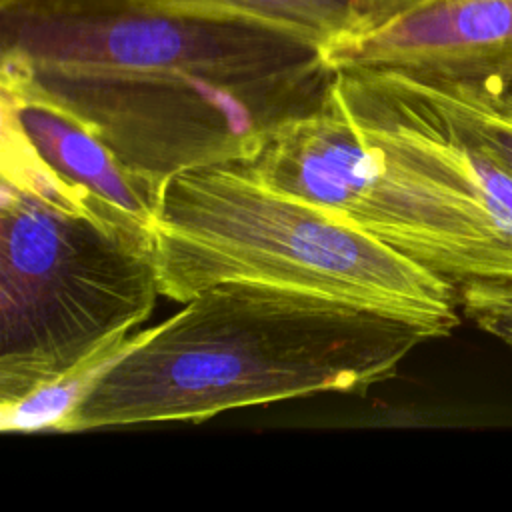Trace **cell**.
<instances>
[{
    "instance_id": "obj_1",
    "label": "cell",
    "mask_w": 512,
    "mask_h": 512,
    "mask_svg": "<svg viewBox=\"0 0 512 512\" xmlns=\"http://www.w3.org/2000/svg\"><path fill=\"white\" fill-rule=\"evenodd\" d=\"M0 56V76L68 110L156 192L252 158L334 78L318 40L208 6L0 10Z\"/></svg>"
},
{
    "instance_id": "obj_2",
    "label": "cell",
    "mask_w": 512,
    "mask_h": 512,
    "mask_svg": "<svg viewBox=\"0 0 512 512\" xmlns=\"http://www.w3.org/2000/svg\"><path fill=\"white\" fill-rule=\"evenodd\" d=\"M318 204L456 288L512 282V178L398 70H334L324 104L234 164Z\"/></svg>"
},
{
    "instance_id": "obj_3",
    "label": "cell",
    "mask_w": 512,
    "mask_h": 512,
    "mask_svg": "<svg viewBox=\"0 0 512 512\" xmlns=\"http://www.w3.org/2000/svg\"><path fill=\"white\" fill-rule=\"evenodd\" d=\"M432 338L422 326L342 300L222 282L134 334L60 432L200 422L322 392L362 394L396 376Z\"/></svg>"
},
{
    "instance_id": "obj_4",
    "label": "cell",
    "mask_w": 512,
    "mask_h": 512,
    "mask_svg": "<svg viewBox=\"0 0 512 512\" xmlns=\"http://www.w3.org/2000/svg\"><path fill=\"white\" fill-rule=\"evenodd\" d=\"M152 256L160 294L182 304L222 282H258L396 316L434 338L460 324L450 280L234 164L188 170L162 186Z\"/></svg>"
},
{
    "instance_id": "obj_5",
    "label": "cell",
    "mask_w": 512,
    "mask_h": 512,
    "mask_svg": "<svg viewBox=\"0 0 512 512\" xmlns=\"http://www.w3.org/2000/svg\"><path fill=\"white\" fill-rule=\"evenodd\" d=\"M158 294L150 240L2 178L0 406L126 340Z\"/></svg>"
},
{
    "instance_id": "obj_6",
    "label": "cell",
    "mask_w": 512,
    "mask_h": 512,
    "mask_svg": "<svg viewBox=\"0 0 512 512\" xmlns=\"http://www.w3.org/2000/svg\"><path fill=\"white\" fill-rule=\"evenodd\" d=\"M332 70L512 84V0H414L322 44Z\"/></svg>"
},
{
    "instance_id": "obj_7",
    "label": "cell",
    "mask_w": 512,
    "mask_h": 512,
    "mask_svg": "<svg viewBox=\"0 0 512 512\" xmlns=\"http://www.w3.org/2000/svg\"><path fill=\"white\" fill-rule=\"evenodd\" d=\"M2 144L32 158L106 220L152 242L158 198L76 116L34 88L0 76Z\"/></svg>"
},
{
    "instance_id": "obj_8",
    "label": "cell",
    "mask_w": 512,
    "mask_h": 512,
    "mask_svg": "<svg viewBox=\"0 0 512 512\" xmlns=\"http://www.w3.org/2000/svg\"><path fill=\"white\" fill-rule=\"evenodd\" d=\"M410 76L448 124L512 178V94L492 84Z\"/></svg>"
},
{
    "instance_id": "obj_9",
    "label": "cell",
    "mask_w": 512,
    "mask_h": 512,
    "mask_svg": "<svg viewBox=\"0 0 512 512\" xmlns=\"http://www.w3.org/2000/svg\"><path fill=\"white\" fill-rule=\"evenodd\" d=\"M134 334L126 340L112 342L90 358L82 360L70 372L48 386H42L18 402L0 406V430L6 434L20 432H60L62 424L90 392L98 376L116 362L130 346Z\"/></svg>"
},
{
    "instance_id": "obj_10",
    "label": "cell",
    "mask_w": 512,
    "mask_h": 512,
    "mask_svg": "<svg viewBox=\"0 0 512 512\" xmlns=\"http://www.w3.org/2000/svg\"><path fill=\"white\" fill-rule=\"evenodd\" d=\"M206 6L260 18L302 32L320 44L360 28L378 10L370 0H198Z\"/></svg>"
},
{
    "instance_id": "obj_11",
    "label": "cell",
    "mask_w": 512,
    "mask_h": 512,
    "mask_svg": "<svg viewBox=\"0 0 512 512\" xmlns=\"http://www.w3.org/2000/svg\"><path fill=\"white\" fill-rule=\"evenodd\" d=\"M458 296L464 318L512 346V282H470Z\"/></svg>"
},
{
    "instance_id": "obj_12",
    "label": "cell",
    "mask_w": 512,
    "mask_h": 512,
    "mask_svg": "<svg viewBox=\"0 0 512 512\" xmlns=\"http://www.w3.org/2000/svg\"><path fill=\"white\" fill-rule=\"evenodd\" d=\"M118 6H206L198 0H0V10H20V12H84L102 10ZM212 8V6H208Z\"/></svg>"
},
{
    "instance_id": "obj_13",
    "label": "cell",
    "mask_w": 512,
    "mask_h": 512,
    "mask_svg": "<svg viewBox=\"0 0 512 512\" xmlns=\"http://www.w3.org/2000/svg\"><path fill=\"white\" fill-rule=\"evenodd\" d=\"M370 2L378 10V16H380V14L396 10V8H400V6L408 4V2H414V0H370Z\"/></svg>"
},
{
    "instance_id": "obj_14",
    "label": "cell",
    "mask_w": 512,
    "mask_h": 512,
    "mask_svg": "<svg viewBox=\"0 0 512 512\" xmlns=\"http://www.w3.org/2000/svg\"><path fill=\"white\" fill-rule=\"evenodd\" d=\"M502 88H506V90L512 94V84H508V86H502Z\"/></svg>"
}]
</instances>
